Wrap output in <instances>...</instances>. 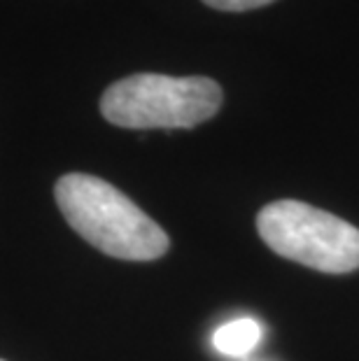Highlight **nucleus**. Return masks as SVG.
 <instances>
[{
    "instance_id": "4",
    "label": "nucleus",
    "mask_w": 359,
    "mask_h": 361,
    "mask_svg": "<svg viewBox=\"0 0 359 361\" xmlns=\"http://www.w3.org/2000/svg\"><path fill=\"white\" fill-rule=\"evenodd\" d=\"M262 326L259 322L243 317L233 319L229 324H221L215 334H212V345L215 350L226 357H245L257 348V343L262 341Z\"/></svg>"
},
{
    "instance_id": "5",
    "label": "nucleus",
    "mask_w": 359,
    "mask_h": 361,
    "mask_svg": "<svg viewBox=\"0 0 359 361\" xmlns=\"http://www.w3.org/2000/svg\"><path fill=\"white\" fill-rule=\"evenodd\" d=\"M203 3L221 12H248V10H257V7L271 5L273 0H203Z\"/></svg>"
},
{
    "instance_id": "2",
    "label": "nucleus",
    "mask_w": 359,
    "mask_h": 361,
    "mask_svg": "<svg viewBox=\"0 0 359 361\" xmlns=\"http://www.w3.org/2000/svg\"><path fill=\"white\" fill-rule=\"evenodd\" d=\"M221 98L210 78L138 73L108 87L101 114L121 128H194L215 117Z\"/></svg>"
},
{
    "instance_id": "3",
    "label": "nucleus",
    "mask_w": 359,
    "mask_h": 361,
    "mask_svg": "<svg viewBox=\"0 0 359 361\" xmlns=\"http://www.w3.org/2000/svg\"><path fill=\"white\" fill-rule=\"evenodd\" d=\"M262 240L296 264L322 273L359 268V228L301 201H276L257 217Z\"/></svg>"
},
{
    "instance_id": "6",
    "label": "nucleus",
    "mask_w": 359,
    "mask_h": 361,
    "mask_svg": "<svg viewBox=\"0 0 359 361\" xmlns=\"http://www.w3.org/2000/svg\"><path fill=\"white\" fill-rule=\"evenodd\" d=\"M0 361H3V359H0Z\"/></svg>"
},
{
    "instance_id": "1",
    "label": "nucleus",
    "mask_w": 359,
    "mask_h": 361,
    "mask_svg": "<svg viewBox=\"0 0 359 361\" xmlns=\"http://www.w3.org/2000/svg\"><path fill=\"white\" fill-rule=\"evenodd\" d=\"M54 196L68 224L108 257L154 261L171 245L166 231L150 214L96 175H63L56 182Z\"/></svg>"
}]
</instances>
